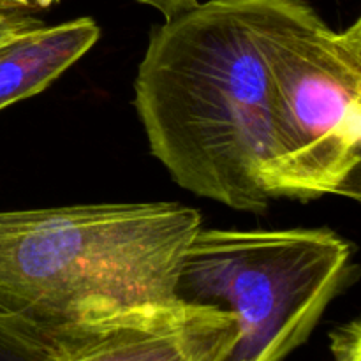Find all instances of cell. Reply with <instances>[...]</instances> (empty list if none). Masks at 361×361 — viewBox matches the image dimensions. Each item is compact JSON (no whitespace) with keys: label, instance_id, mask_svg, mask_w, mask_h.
<instances>
[{"label":"cell","instance_id":"obj_1","mask_svg":"<svg viewBox=\"0 0 361 361\" xmlns=\"http://www.w3.org/2000/svg\"><path fill=\"white\" fill-rule=\"evenodd\" d=\"M259 0H208L152 32L134 106L152 155L182 189L263 214L267 74L256 37Z\"/></svg>","mask_w":361,"mask_h":361},{"label":"cell","instance_id":"obj_2","mask_svg":"<svg viewBox=\"0 0 361 361\" xmlns=\"http://www.w3.org/2000/svg\"><path fill=\"white\" fill-rule=\"evenodd\" d=\"M201 214L178 203L0 212V316L42 330L175 296Z\"/></svg>","mask_w":361,"mask_h":361},{"label":"cell","instance_id":"obj_8","mask_svg":"<svg viewBox=\"0 0 361 361\" xmlns=\"http://www.w3.org/2000/svg\"><path fill=\"white\" fill-rule=\"evenodd\" d=\"M55 0H0V44L42 25L41 13Z\"/></svg>","mask_w":361,"mask_h":361},{"label":"cell","instance_id":"obj_7","mask_svg":"<svg viewBox=\"0 0 361 361\" xmlns=\"http://www.w3.org/2000/svg\"><path fill=\"white\" fill-rule=\"evenodd\" d=\"M48 341V330L0 316V361H34Z\"/></svg>","mask_w":361,"mask_h":361},{"label":"cell","instance_id":"obj_6","mask_svg":"<svg viewBox=\"0 0 361 361\" xmlns=\"http://www.w3.org/2000/svg\"><path fill=\"white\" fill-rule=\"evenodd\" d=\"M101 37L97 21L74 18L39 25L0 44V111L41 94Z\"/></svg>","mask_w":361,"mask_h":361},{"label":"cell","instance_id":"obj_10","mask_svg":"<svg viewBox=\"0 0 361 361\" xmlns=\"http://www.w3.org/2000/svg\"><path fill=\"white\" fill-rule=\"evenodd\" d=\"M137 2L154 7L155 11H159L164 16V20H169V18L194 7L200 0H137Z\"/></svg>","mask_w":361,"mask_h":361},{"label":"cell","instance_id":"obj_9","mask_svg":"<svg viewBox=\"0 0 361 361\" xmlns=\"http://www.w3.org/2000/svg\"><path fill=\"white\" fill-rule=\"evenodd\" d=\"M330 341L334 361H361V326L358 319L331 331Z\"/></svg>","mask_w":361,"mask_h":361},{"label":"cell","instance_id":"obj_5","mask_svg":"<svg viewBox=\"0 0 361 361\" xmlns=\"http://www.w3.org/2000/svg\"><path fill=\"white\" fill-rule=\"evenodd\" d=\"M236 342L229 310L173 296L48 330L34 361H226Z\"/></svg>","mask_w":361,"mask_h":361},{"label":"cell","instance_id":"obj_4","mask_svg":"<svg viewBox=\"0 0 361 361\" xmlns=\"http://www.w3.org/2000/svg\"><path fill=\"white\" fill-rule=\"evenodd\" d=\"M353 254L351 243L328 228L201 226L182 259L175 296L236 317L238 342L226 361H284L348 286Z\"/></svg>","mask_w":361,"mask_h":361},{"label":"cell","instance_id":"obj_3","mask_svg":"<svg viewBox=\"0 0 361 361\" xmlns=\"http://www.w3.org/2000/svg\"><path fill=\"white\" fill-rule=\"evenodd\" d=\"M256 37L267 74L268 197L360 201L361 20L335 30L305 0H259Z\"/></svg>","mask_w":361,"mask_h":361}]
</instances>
